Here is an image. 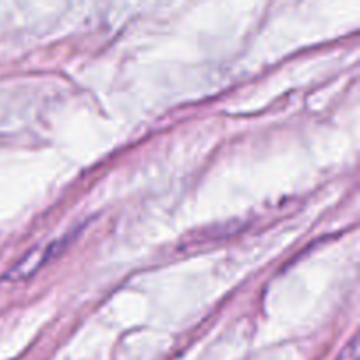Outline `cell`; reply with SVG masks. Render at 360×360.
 Instances as JSON below:
<instances>
[{
	"instance_id": "6da1fadb",
	"label": "cell",
	"mask_w": 360,
	"mask_h": 360,
	"mask_svg": "<svg viewBox=\"0 0 360 360\" xmlns=\"http://www.w3.org/2000/svg\"><path fill=\"white\" fill-rule=\"evenodd\" d=\"M74 239V234L63 236V238L55 239V241L48 243V245H39L34 246L30 252L25 253L13 267L6 273L4 280L11 281V283H18V281H23L27 278L34 276L46 262L53 260L55 257H58L60 253L65 252L67 246L70 245V241Z\"/></svg>"
},
{
	"instance_id": "7a4b0ae2",
	"label": "cell",
	"mask_w": 360,
	"mask_h": 360,
	"mask_svg": "<svg viewBox=\"0 0 360 360\" xmlns=\"http://www.w3.org/2000/svg\"><path fill=\"white\" fill-rule=\"evenodd\" d=\"M336 360H359V338L354 336L352 338L350 343L340 352Z\"/></svg>"
}]
</instances>
